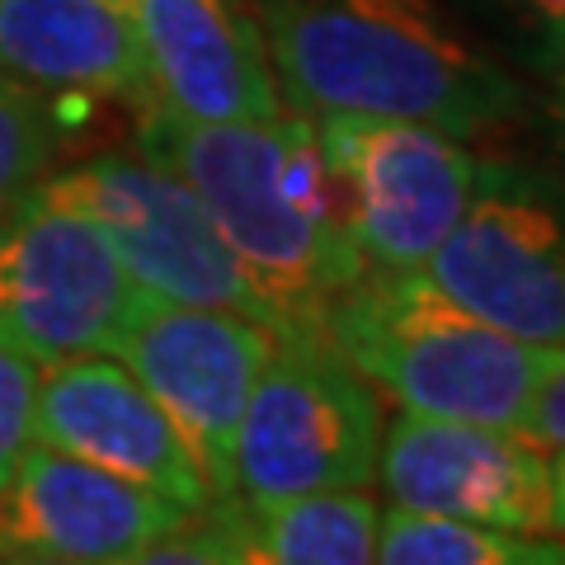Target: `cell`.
Segmentation results:
<instances>
[{"label":"cell","instance_id":"1","mask_svg":"<svg viewBox=\"0 0 565 565\" xmlns=\"http://www.w3.org/2000/svg\"><path fill=\"white\" fill-rule=\"evenodd\" d=\"M132 147L174 170L255 278L274 334H321L330 297L363 274L316 122L282 109L259 122H193L141 104Z\"/></svg>","mask_w":565,"mask_h":565},{"label":"cell","instance_id":"2","mask_svg":"<svg viewBox=\"0 0 565 565\" xmlns=\"http://www.w3.org/2000/svg\"><path fill=\"white\" fill-rule=\"evenodd\" d=\"M282 109L429 122L452 137L523 118V85L434 0H255Z\"/></svg>","mask_w":565,"mask_h":565},{"label":"cell","instance_id":"3","mask_svg":"<svg viewBox=\"0 0 565 565\" xmlns=\"http://www.w3.org/2000/svg\"><path fill=\"white\" fill-rule=\"evenodd\" d=\"M321 340L405 411L523 429L561 349L494 330L434 288L424 269H363L330 297Z\"/></svg>","mask_w":565,"mask_h":565},{"label":"cell","instance_id":"4","mask_svg":"<svg viewBox=\"0 0 565 565\" xmlns=\"http://www.w3.org/2000/svg\"><path fill=\"white\" fill-rule=\"evenodd\" d=\"M382 392L321 334H278L236 424V500L269 509L311 490L373 486Z\"/></svg>","mask_w":565,"mask_h":565},{"label":"cell","instance_id":"5","mask_svg":"<svg viewBox=\"0 0 565 565\" xmlns=\"http://www.w3.org/2000/svg\"><path fill=\"white\" fill-rule=\"evenodd\" d=\"M33 193L90 217L114 241L118 259L147 297L184 307H232L269 326V307L255 278L207 217L203 199L137 147L85 156L57 174H43Z\"/></svg>","mask_w":565,"mask_h":565},{"label":"cell","instance_id":"6","mask_svg":"<svg viewBox=\"0 0 565 565\" xmlns=\"http://www.w3.org/2000/svg\"><path fill=\"white\" fill-rule=\"evenodd\" d=\"M311 122L363 269H424L467 212L486 156L429 122L359 114H321Z\"/></svg>","mask_w":565,"mask_h":565},{"label":"cell","instance_id":"7","mask_svg":"<svg viewBox=\"0 0 565 565\" xmlns=\"http://www.w3.org/2000/svg\"><path fill=\"white\" fill-rule=\"evenodd\" d=\"M424 278L527 344L565 349V180L481 161V180Z\"/></svg>","mask_w":565,"mask_h":565},{"label":"cell","instance_id":"8","mask_svg":"<svg viewBox=\"0 0 565 565\" xmlns=\"http://www.w3.org/2000/svg\"><path fill=\"white\" fill-rule=\"evenodd\" d=\"M147 292L90 217L24 193L0 217V340L39 363L118 353Z\"/></svg>","mask_w":565,"mask_h":565},{"label":"cell","instance_id":"9","mask_svg":"<svg viewBox=\"0 0 565 565\" xmlns=\"http://www.w3.org/2000/svg\"><path fill=\"white\" fill-rule=\"evenodd\" d=\"M274 340L245 311L147 297L118 344L128 373L180 429L212 500H236V424Z\"/></svg>","mask_w":565,"mask_h":565},{"label":"cell","instance_id":"10","mask_svg":"<svg viewBox=\"0 0 565 565\" xmlns=\"http://www.w3.org/2000/svg\"><path fill=\"white\" fill-rule=\"evenodd\" d=\"M373 481L396 509L552 533V448L527 429L401 411L382 429Z\"/></svg>","mask_w":565,"mask_h":565},{"label":"cell","instance_id":"11","mask_svg":"<svg viewBox=\"0 0 565 565\" xmlns=\"http://www.w3.org/2000/svg\"><path fill=\"white\" fill-rule=\"evenodd\" d=\"M184 519L189 509L166 494L47 444H29L0 486V561L132 565Z\"/></svg>","mask_w":565,"mask_h":565},{"label":"cell","instance_id":"12","mask_svg":"<svg viewBox=\"0 0 565 565\" xmlns=\"http://www.w3.org/2000/svg\"><path fill=\"white\" fill-rule=\"evenodd\" d=\"M33 444L147 486L189 514L212 504V490L180 429L128 373V363H114L109 353L43 363L33 396Z\"/></svg>","mask_w":565,"mask_h":565},{"label":"cell","instance_id":"13","mask_svg":"<svg viewBox=\"0 0 565 565\" xmlns=\"http://www.w3.org/2000/svg\"><path fill=\"white\" fill-rule=\"evenodd\" d=\"M151 76V104L193 122L282 114L269 47L245 0H122Z\"/></svg>","mask_w":565,"mask_h":565},{"label":"cell","instance_id":"14","mask_svg":"<svg viewBox=\"0 0 565 565\" xmlns=\"http://www.w3.org/2000/svg\"><path fill=\"white\" fill-rule=\"evenodd\" d=\"M0 71L62 99L151 104V76L122 0H0Z\"/></svg>","mask_w":565,"mask_h":565},{"label":"cell","instance_id":"15","mask_svg":"<svg viewBox=\"0 0 565 565\" xmlns=\"http://www.w3.org/2000/svg\"><path fill=\"white\" fill-rule=\"evenodd\" d=\"M382 504L367 486L311 490L269 509H245L236 500L241 561L264 565H367L377 561Z\"/></svg>","mask_w":565,"mask_h":565},{"label":"cell","instance_id":"16","mask_svg":"<svg viewBox=\"0 0 565 565\" xmlns=\"http://www.w3.org/2000/svg\"><path fill=\"white\" fill-rule=\"evenodd\" d=\"M377 561L386 565H565V537L386 509L377 523Z\"/></svg>","mask_w":565,"mask_h":565},{"label":"cell","instance_id":"17","mask_svg":"<svg viewBox=\"0 0 565 565\" xmlns=\"http://www.w3.org/2000/svg\"><path fill=\"white\" fill-rule=\"evenodd\" d=\"M62 99L29 81H14L0 71V217L24 199V193L57 170L66 147L76 141V114Z\"/></svg>","mask_w":565,"mask_h":565},{"label":"cell","instance_id":"18","mask_svg":"<svg viewBox=\"0 0 565 565\" xmlns=\"http://www.w3.org/2000/svg\"><path fill=\"white\" fill-rule=\"evenodd\" d=\"M43 363L24 349L0 340V486L10 481L14 462L33 444V396H39Z\"/></svg>","mask_w":565,"mask_h":565},{"label":"cell","instance_id":"19","mask_svg":"<svg viewBox=\"0 0 565 565\" xmlns=\"http://www.w3.org/2000/svg\"><path fill=\"white\" fill-rule=\"evenodd\" d=\"M523 429L546 448H565V349H561V359L552 363V373L542 377Z\"/></svg>","mask_w":565,"mask_h":565},{"label":"cell","instance_id":"20","mask_svg":"<svg viewBox=\"0 0 565 565\" xmlns=\"http://www.w3.org/2000/svg\"><path fill=\"white\" fill-rule=\"evenodd\" d=\"M509 10L519 14L523 24H533L546 39V57H561L565 52V0H504Z\"/></svg>","mask_w":565,"mask_h":565},{"label":"cell","instance_id":"21","mask_svg":"<svg viewBox=\"0 0 565 565\" xmlns=\"http://www.w3.org/2000/svg\"><path fill=\"white\" fill-rule=\"evenodd\" d=\"M552 537H565V448H552Z\"/></svg>","mask_w":565,"mask_h":565},{"label":"cell","instance_id":"22","mask_svg":"<svg viewBox=\"0 0 565 565\" xmlns=\"http://www.w3.org/2000/svg\"><path fill=\"white\" fill-rule=\"evenodd\" d=\"M556 66V95H552V128H556V147L565 151V52L552 62Z\"/></svg>","mask_w":565,"mask_h":565}]
</instances>
